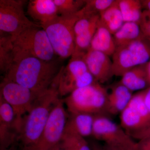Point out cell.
<instances>
[{
    "instance_id": "34",
    "label": "cell",
    "mask_w": 150,
    "mask_h": 150,
    "mask_svg": "<svg viewBox=\"0 0 150 150\" xmlns=\"http://www.w3.org/2000/svg\"><path fill=\"white\" fill-rule=\"evenodd\" d=\"M90 145L92 150H104L103 146H101L97 142H93Z\"/></svg>"
},
{
    "instance_id": "7",
    "label": "cell",
    "mask_w": 150,
    "mask_h": 150,
    "mask_svg": "<svg viewBox=\"0 0 150 150\" xmlns=\"http://www.w3.org/2000/svg\"><path fill=\"white\" fill-rule=\"evenodd\" d=\"M150 60V42L143 36L116 48L112 55V75L122 76L129 70L145 64Z\"/></svg>"
},
{
    "instance_id": "17",
    "label": "cell",
    "mask_w": 150,
    "mask_h": 150,
    "mask_svg": "<svg viewBox=\"0 0 150 150\" xmlns=\"http://www.w3.org/2000/svg\"><path fill=\"white\" fill-rule=\"evenodd\" d=\"M89 49L102 52L109 56H112L116 46L112 34L106 28L98 24Z\"/></svg>"
},
{
    "instance_id": "12",
    "label": "cell",
    "mask_w": 150,
    "mask_h": 150,
    "mask_svg": "<svg viewBox=\"0 0 150 150\" xmlns=\"http://www.w3.org/2000/svg\"><path fill=\"white\" fill-rule=\"evenodd\" d=\"M83 59L88 71L98 82L104 83L113 76L112 61L106 54L89 49Z\"/></svg>"
},
{
    "instance_id": "29",
    "label": "cell",
    "mask_w": 150,
    "mask_h": 150,
    "mask_svg": "<svg viewBox=\"0 0 150 150\" xmlns=\"http://www.w3.org/2000/svg\"><path fill=\"white\" fill-rule=\"evenodd\" d=\"M139 25L142 34L150 42V12L143 11Z\"/></svg>"
},
{
    "instance_id": "3",
    "label": "cell",
    "mask_w": 150,
    "mask_h": 150,
    "mask_svg": "<svg viewBox=\"0 0 150 150\" xmlns=\"http://www.w3.org/2000/svg\"><path fill=\"white\" fill-rule=\"evenodd\" d=\"M84 14V7L77 13L68 16L59 15L42 26L46 31L56 55L62 59L71 56L75 49L74 27Z\"/></svg>"
},
{
    "instance_id": "14",
    "label": "cell",
    "mask_w": 150,
    "mask_h": 150,
    "mask_svg": "<svg viewBox=\"0 0 150 150\" xmlns=\"http://www.w3.org/2000/svg\"><path fill=\"white\" fill-rule=\"evenodd\" d=\"M27 12L41 27L59 16L58 10L53 0H30Z\"/></svg>"
},
{
    "instance_id": "5",
    "label": "cell",
    "mask_w": 150,
    "mask_h": 150,
    "mask_svg": "<svg viewBox=\"0 0 150 150\" xmlns=\"http://www.w3.org/2000/svg\"><path fill=\"white\" fill-rule=\"evenodd\" d=\"M11 38L14 61L25 56H32L47 62L55 60L56 54L47 33L40 26L28 28Z\"/></svg>"
},
{
    "instance_id": "33",
    "label": "cell",
    "mask_w": 150,
    "mask_h": 150,
    "mask_svg": "<svg viewBox=\"0 0 150 150\" xmlns=\"http://www.w3.org/2000/svg\"><path fill=\"white\" fill-rule=\"evenodd\" d=\"M140 1L144 11L150 12V0H141Z\"/></svg>"
},
{
    "instance_id": "27",
    "label": "cell",
    "mask_w": 150,
    "mask_h": 150,
    "mask_svg": "<svg viewBox=\"0 0 150 150\" xmlns=\"http://www.w3.org/2000/svg\"><path fill=\"white\" fill-rule=\"evenodd\" d=\"M99 17V14L87 12L84 9V14L75 25L74 31L75 37L81 34L91 27L93 25L98 22Z\"/></svg>"
},
{
    "instance_id": "24",
    "label": "cell",
    "mask_w": 150,
    "mask_h": 150,
    "mask_svg": "<svg viewBox=\"0 0 150 150\" xmlns=\"http://www.w3.org/2000/svg\"><path fill=\"white\" fill-rule=\"evenodd\" d=\"M61 142L67 150H92L85 138L66 126Z\"/></svg>"
},
{
    "instance_id": "6",
    "label": "cell",
    "mask_w": 150,
    "mask_h": 150,
    "mask_svg": "<svg viewBox=\"0 0 150 150\" xmlns=\"http://www.w3.org/2000/svg\"><path fill=\"white\" fill-rule=\"evenodd\" d=\"M84 56H71L68 65L65 68L62 67L52 83L59 95L70 94L78 88L93 83L94 78L88 71Z\"/></svg>"
},
{
    "instance_id": "37",
    "label": "cell",
    "mask_w": 150,
    "mask_h": 150,
    "mask_svg": "<svg viewBox=\"0 0 150 150\" xmlns=\"http://www.w3.org/2000/svg\"><path fill=\"white\" fill-rule=\"evenodd\" d=\"M1 150H8L7 149H1Z\"/></svg>"
},
{
    "instance_id": "13",
    "label": "cell",
    "mask_w": 150,
    "mask_h": 150,
    "mask_svg": "<svg viewBox=\"0 0 150 150\" xmlns=\"http://www.w3.org/2000/svg\"><path fill=\"white\" fill-rule=\"evenodd\" d=\"M122 128L104 114L94 115L92 135L95 139L104 143L118 138L125 133Z\"/></svg>"
},
{
    "instance_id": "20",
    "label": "cell",
    "mask_w": 150,
    "mask_h": 150,
    "mask_svg": "<svg viewBox=\"0 0 150 150\" xmlns=\"http://www.w3.org/2000/svg\"><path fill=\"white\" fill-rule=\"evenodd\" d=\"M94 115L87 113L70 114L66 126L81 137H89L92 134Z\"/></svg>"
},
{
    "instance_id": "8",
    "label": "cell",
    "mask_w": 150,
    "mask_h": 150,
    "mask_svg": "<svg viewBox=\"0 0 150 150\" xmlns=\"http://www.w3.org/2000/svg\"><path fill=\"white\" fill-rule=\"evenodd\" d=\"M64 100L59 98L55 103L48 122L37 142L23 150H52L62 141L68 118Z\"/></svg>"
},
{
    "instance_id": "18",
    "label": "cell",
    "mask_w": 150,
    "mask_h": 150,
    "mask_svg": "<svg viewBox=\"0 0 150 150\" xmlns=\"http://www.w3.org/2000/svg\"><path fill=\"white\" fill-rule=\"evenodd\" d=\"M124 23L118 0H115L111 6L100 14L98 24L106 28L112 35L121 28Z\"/></svg>"
},
{
    "instance_id": "26",
    "label": "cell",
    "mask_w": 150,
    "mask_h": 150,
    "mask_svg": "<svg viewBox=\"0 0 150 150\" xmlns=\"http://www.w3.org/2000/svg\"><path fill=\"white\" fill-rule=\"evenodd\" d=\"M104 150H138L137 143L126 133L115 139L105 142Z\"/></svg>"
},
{
    "instance_id": "15",
    "label": "cell",
    "mask_w": 150,
    "mask_h": 150,
    "mask_svg": "<svg viewBox=\"0 0 150 150\" xmlns=\"http://www.w3.org/2000/svg\"><path fill=\"white\" fill-rule=\"evenodd\" d=\"M132 93L120 82L113 86L108 93L106 113L113 115L121 113L130 102Z\"/></svg>"
},
{
    "instance_id": "21",
    "label": "cell",
    "mask_w": 150,
    "mask_h": 150,
    "mask_svg": "<svg viewBox=\"0 0 150 150\" xmlns=\"http://www.w3.org/2000/svg\"><path fill=\"white\" fill-rule=\"evenodd\" d=\"M139 24L134 22H125L113 35L116 48L124 46L143 37Z\"/></svg>"
},
{
    "instance_id": "31",
    "label": "cell",
    "mask_w": 150,
    "mask_h": 150,
    "mask_svg": "<svg viewBox=\"0 0 150 150\" xmlns=\"http://www.w3.org/2000/svg\"><path fill=\"white\" fill-rule=\"evenodd\" d=\"M137 147L138 150H150V137L139 140Z\"/></svg>"
},
{
    "instance_id": "22",
    "label": "cell",
    "mask_w": 150,
    "mask_h": 150,
    "mask_svg": "<svg viewBox=\"0 0 150 150\" xmlns=\"http://www.w3.org/2000/svg\"><path fill=\"white\" fill-rule=\"evenodd\" d=\"M14 52L11 36L1 33L0 38V69L6 73L13 64Z\"/></svg>"
},
{
    "instance_id": "16",
    "label": "cell",
    "mask_w": 150,
    "mask_h": 150,
    "mask_svg": "<svg viewBox=\"0 0 150 150\" xmlns=\"http://www.w3.org/2000/svg\"><path fill=\"white\" fill-rule=\"evenodd\" d=\"M146 64L137 66L127 71L121 76L119 82L132 92L147 88L150 84Z\"/></svg>"
},
{
    "instance_id": "30",
    "label": "cell",
    "mask_w": 150,
    "mask_h": 150,
    "mask_svg": "<svg viewBox=\"0 0 150 150\" xmlns=\"http://www.w3.org/2000/svg\"><path fill=\"white\" fill-rule=\"evenodd\" d=\"M128 135L132 138L139 140L150 137V123L142 129L130 133Z\"/></svg>"
},
{
    "instance_id": "23",
    "label": "cell",
    "mask_w": 150,
    "mask_h": 150,
    "mask_svg": "<svg viewBox=\"0 0 150 150\" xmlns=\"http://www.w3.org/2000/svg\"><path fill=\"white\" fill-rule=\"evenodd\" d=\"M118 4L124 23L139 24L143 11L140 0H118Z\"/></svg>"
},
{
    "instance_id": "35",
    "label": "cell",
    "mask_w": 150,
    "mask_h": 150,
    "mask_svg": "<svg viewBox=\"0 0 150 150\" xmlns=\"http://www.w3.org/2000/svg\"><path fill=\"white\" fill-rule=\"evenodd\" d=\"M147 73L148 77L149 79V82L150 84V60L149 62L146 64Z\"/></svg>"
},
{
    "instance_id": "28",
    "label": "cell",
    "mask_w": 150,
    "mask_h": 150,
    "mask_svg": "<svg viewBox=\"0 0 150 150\" xmlns=\"http://www.w3.org/2000/svg\"><path fill=\"white\" fill-rule=\"evenodd\" d=\"M115 0H88L86 1L85 10L87 12L99 14L114 4Z\"/></svg>"
},
{
    "instance_id": "9",
    "label": "cell",
    "mask_w": 150,
    "mask_h": 150,
    "mask_svg": "<svg viewBox=\"0 0 150 150\" xmlns=\"http://www.w3.org/2000/svg\"><path fill=\"white\" fill-rule=\"evenodd\" d=\"M25 2L20 0H0L1 33L16 36L28 28L40 26L25 16L23 9Z\"/></svg>"
},
{
    "instance_id": "25",
    "label": "cell",
    "mask_w": 150,
    "mask_h": 150,
    "mask_svg": "<svg viewBox=\"0 0 150 150\" xmlns=\"http://www.w3.org/2000/svg\"><path fill=\"white\" fill-rule=\"evenodd\" d=\"M56 6L59 15L68 16L77 13L86 4L83 0H53Z\"/></svg>"
},
{
    "instance_id": "36",
    "label": "cell",
    "mask_w": 150,
    "mask_h": 150,
    "mask_svg": "<svg viewBox=\"0 0 150 150\" xmlns=\"http://www.w3.org/2000/svg\"><path fill=\"white\" fill-rule=\"evenodd\" d=\"M52 150H67L66 148L64 147V146H63L62 144V142H60V143L56 146L55 148H54Z\"/></svg>"
},
{
    "instance_id": "2",
    "label": "cell",
    "mask_w": 150,
    "mask_h": 150,
    "mask_svg": "<svg viewBox=\"0 0 150 150\" xmlns=\"http://www.w3.org/2000/svg\"><path fill=\"white\" fill-rule=\"evenodd\" d=\"M59 96L57 88L51 86L35 98L30 110L23 118L18 133L17 140L21 142L23 150L39 139Z\"/></svg>"
},
{
    "instance_id": "10",
    "label": "cell",
    "mask_w": 150,
    "mask_h": 150,
    "mask_svg": "<svg viewBox=\"0 0 150 150\" xmlns=\"http://www.w3.org/2000/svg\"><path fill=\"white\" fill-rule=\"evenodd\" d=\"M37 96L29 89L15 82L4 79L1 83L0 96L8 103L14 110L18 133L25 114L30 110Z\"/></svg>"
},
{
    "instance_id": "4",
    "label": "cell",
    "mask_w": 150,
    "mask_h": 150,
    "mask_svg": "<svg viewBox=\"0 0 150 150\" xmlns=\"http://www.w3.org/2000/svg\"><path fill=\"white\" fill-rule=\"evenodd\" d=\"M108 93L98 82L78 88L64 100L70 114L87 113L96 115L106 113Z\"/></svg>"
},
{
    "instance_id": "11",
    "label": "cell",
    "mask_w": 150,
    "mask_h": 150,
    "mask_svg": "<svg viewBox=\"0 0 150 150\" xmlns=\"http://www.w3.org/2000/svg\"><path fill=\"white\" fill-rule=\"evenodd\" d=\"M16 117L8 103L0 96V142L1 149H7L17 140Z\"/></svg>"
},
{
    "instance_id": "1",
    "label": "cell",
    "mask_w": 150,
    "mask_h": 150,
    "mask_svg": "<svg viewBox=\"0 0 150 150\" xmlns=\"http://www.w3.org/2000/svg\"><path fill=\"white\" fill-rule=\"evenodd\" d=\"M62 68L56 60L47 62L25 56L14 60L4 79L27 88L38 96L51 86Z\"/></svg>"
},
{
    "instance_id": "32",
    "label": "cell",
    "mask_w": 150,
    "mask_h": 150,
    "mask_svg": "<svg viewBox=\"0 0 150 150\" xmlns=\"http://www.w3.org/2000/svg\"><path fill=\"white\" fill-rule=\"evenodd\" d=\"M144 100L146 106L150 113V86L144 90Z\"/></svg>"
},
{
    "instance_id": "19",
    "label": "cell",
    "mask_w": 150,
    "mask_h": 150,
    "mask_svg": "<svg viewBox=\"0 0 150 150\" xmlns=\"http://www.w3.org/2000/svg\"><path fill=\"white\" fill-rule=\"evenodd\" d=\"M121 126L129 134L148 125L141 113L129 104L120 113Z\"/></svg>"
}]
</instances>
